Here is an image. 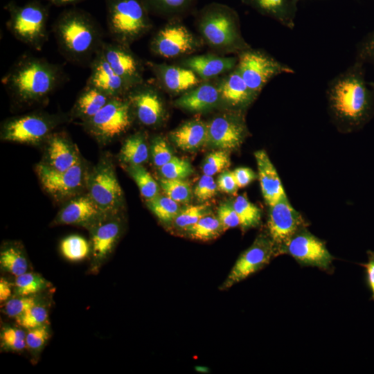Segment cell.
I'll return each mask as SVG.
<instances>
[{
    "mask_svg": "<svg viewBox=\"0 0 374 374\" xmlns=\"http://www.w3.org/2000/svg\"><path fill=\"white\" fill-rule=\"evenodd\" d=\"M60 251L67 260L79 261L89 255L90 245L83 237L71 235L62 240L60 243Z\"/></svg>",
    "mask_w": 374,
    "mask_h": 374,
    "instance_id": "74e56055",
    "label": "cell"
},
{
    "mask_svg": "<svg viewBox=\"0 0 374 374\" xmlns=\"http://www.w3.org/2000/svg\"><path fill=\"white\" fill-rule=\"evenodd\" d=\"M278 253H287L303 265L327 269L332 257L324 243L304 229L296 232L279 249Z\"/></svg>",
    "mask_w": 374,
    "mask_h": 374,
    "instance_id": "9a60e30c",
    "label": "cell"
},
{
    "mask_svg": "<svg viewBox=\"0 0 374 374\" xmlns=\"http://www.w3.org/2000/svg\"><path fill=\"white\" fill-rule=\"evenodd\" d=\"M355 60L374 66V30L359 44Z\"/></svg>",
    "mask_w": 374,
    "mask_h": 374,
    "instance_id": "f907efd6",
    "label": "cell"
},
{
    "mask_svg": "<svg viewBox=\"0 0 374 374\" xmlns=\"http://www.w3.org/2000/svg\"><path fill=\"white\" fill-rule=\"evenodd\" d=\"M159 88L143 81L131 88L125 95L134 116L145 126H156L164 118L166 109Z\"/></svg>",
    "mask_w": 374,
    "mask_h": 374,
    "instance_id": "5bb4252c",
    "label": "cell"
},
{
    "mask_svg": "<svg viewBox=\"0 0 374 374\" xmlns=\"http://www.w3.org/2000/svg\"><path fill=\"white\" fill-rule=\"evenodd\" d=\"M208 205H190L180 210L172 222L177 228L184 230L195 224L207 213Z\"/></svg>",
    "mask_w": 374,
    "mask_h": 374,
    "instance_id": "b9f144b4",
    "label": "cell"
},
{
    "mask_svg": "<svg viewBox=\"0 0 374 374\" xmlns=\"http://www.w3.org/2000/svg\"><path fill=\"white\" fill-rule=\"evenodd\" d=\"M170 137L178 148L193 150L208 141L207 124L196 118L185 122L170 133Z\"/></svg>",
    "mask_w": 374,
    "mask_h": 374,
    "instance_id": "f1b7e54d",
    "label": "cell"
},
{
    "mask_svg": "<svg viewBox=\"0 0 374 374\" xmlns=\"http://www.w3.org/2000/svg\"><path fill=\"white\" fill-rule=\"evenodd\" d=\"M237 62L238 57L206 54L187 56L181 60L180 64L193 71L204 81L230 72L235 68Z\"/></svg>",
    "mask_w": 374,
    "mask_h": 374,
    "instance_id": "cb8c5ba5",
    "label": "cell"
},
{
    "mask_svg": "<svg viewBox=\"0 0 374 374\" xmlns=\"http://www.w3.org/2000/svg\"><path fill=\"white\" fill-rule=\"evenodd\" d=\"M217 190L213 177L204 174L195 188L194 194L199 201L204 202L214 197Z\"/></svg>",
    "mask_w": 374,
    "mask_h": 374,
    "instance_id": "c3c4849f",
    "label": "cell"
},
{
    "mask_svg": "<svg viewBox=\"0 0 374 374\" xmlns=\"http://www.w3.org/2000/svg\"><path fill=\"white\" fill-rule=\"evenodd\" d=\"M236 69L249 88L258 96L274 77L294 73V69L261 49L249 48L238 55Z\"/></svg>",
    "mask_w": 374,
    "mask_h": 374,
    "instance_id": "ba28073f",
    "label": "cell"
},
{
    "mask_svg": "<svg viewBox=\"0 0 374 374\" xmlns=\"http://www.w3.org/2000/svg\"><path fill=\"white\" fill-rule=\"evenodd\" d=\"M107 26L113 42L130 46L152 28L143 0H105Z\"/></svg>",
    "mask_w": 374,
    "mask_h": 374,
    "instance_id": "5b68a950",
    "label": "cell"
},
{
    "mask_svg": "<svg viewBox=\"0 0 374 374\" xmlns=\"http://www.w3.org/2000/svg\"><path fill=\"white\" fill-rule=\"evenodd\" d=\"M220 102L219 82L204 80L182 93L175 105L189 112H201L215 107Z\"/></svg>",
    "mask_w": 374,
    "mask_h": 374,
    "instance_id": "603a6c76",
    "label": "cell"
},
{
    "mask_svg": "<svg viewBox=\"0 0 374 374\" xmlns=\"http://www.w3.org/2000/svg\"><path fill=\"white\" fill-rule=\"evenodd\" d=\"M219 87L222 102L233 107L244 108L257 97L249 88L236 66L219 81Z\"/></svg>",
    "mask_w": 374,
    "mask_h": 374,
    "instance_id": "484cf974",
    "label": "cell"
},
{
    "mask_svg": "<svg viewBox=\"0 0 374 374\" xmlns=\"http://www.w3.org/2000/svg\"><path fill=\"white\" fill-rule=\"evenodd\" d=\"M11 296V287L9 283L4 278L0 280V301L3 302Z\"/></svg>",
    "mask_w": 374,
    "mask_h": 374,
    "instance_id": "9f6ffc18",
    "label": "cell"
},
{
    "mask_svg": "<svg viewBox=\"0 0 374 374\" xmlns=\"http://www.w3.org/2000/svg\"><path fill=\"white\" fill-rule=\"evenodd\" d=\"M36 172L45 190L57 199L78 195L87 187L88 172L80 159L65 171L55 170L43 163L36 166Z\"/></svg>",
    "mask_w": 374,
    "mask_h": 374,
    "instance_id": "7c38bea8",
    "label": "cell"
},
{
    "mask_svg": "<svg viewBox=\"0 0 374 374\" xmlns=\"http://www.w3.org/2000/svg\"><path fill=\"white\" fill-rule=\"evenodd\" d=\"M53 32L66 59L80 64H90L104 42L98 22L80 9L62 12L54 24Z\"/></svg>",
    "mask_w": 374,
    "mask_h": 374,
    "instance_id": "3957f363",
    "label": "cell"
},
{
    "mask_svg": "<svg viewBox=\"0 0 374 374\" xmlns=\"http://www.w3.org/2000/svg\"><path fill=\"white\" fill-rule=\"evenodd\" d=\"M2 269L17 277L28 270V261L21 249L15 246H8L0 253Z\"/></svg>",
    "mask_w": 374,
    "mask_h": 374,
    "instance_id": "836d02e7",
    "label": "cell"
},
{
    "mask_svg": "<svg viewBox=\"0 0 374 374\" xmlns=\"http://www.w3.org/2000/svg\"><path fill=\"white\" fill-rule=\"evenodd\" d=\"M47 319V309L37 304L15 319L19 326L29 330L46 324Z\"/></svg>",
    "mask_w": 374,
    "mask_h": 374,
    "instance_id": "7bdbcfd3",
    "label": "cell"
},
{
    "mask_svg": "<svg viewBox=\"0 0 374 374\" xmlns=\"http://www.w3.org/2000/svg\"><path fill=\"white\" fill-rule=\"evenodd\" d=\"M151 155L154 165L160 168L173 157L167 141L161 136H157L151 145Z\"/></svg>",
    "mask_w": 374,
    "mask_h": 374,
    "instance_id": "7dc6e473",
    "label": "cell"
},
{
    "mask_svg": "<svg viewBox=\"0 0 374 374\" xmlns=\"http://www.w3.org/2000/svg\"><path fill=\"white\" fill-rule=\"evenodd\" d=\"M60 121L56 116L43 113L12 118L3 123L1 137L8 141L38 144L47 139Z\"/></svg>",
    "mask_w": 374,
    "mask_h": 374,
    "instance_id": "8fae6325",
    "label": "cell"
},
{
    "mask_svg": "<svg viewBox=\"0 0 374 374\" xmlns=\"http://www.w3.org/2000/svg\"><path fill=\"white\" fill-rule=\"evenodd\" d=\"M127 170L145 199L150 200L159 195L158 184L142 165L128 166Z\"/></svg>",
    "mask_w": 374,
    "mask_h": 374,
    "instance_id": "d590c367",
    "label": "cell"
},
{
    "mask_svg": "<svg viewBox=\"0 0 374 374\" xmlns=\"http://www.w3.org/2000/svg\"><path fill=\"white\" fill-rule=\"evenodd\" d=\"M26 333L20 328L6 327L2 330L1 339L2 346L11 350L20 351L26 347Z\"/></svg>",
    "mask_w": 374,
    "mask_h": 374,
    "instance_id": "f6af8a7d",
    "label": "cell"
},
{
    "mask_svg": "<svg viewBox=\"0 0 374 374\" xmlns=\"http://www.w3.org/2000/svg\"><path fill=\"white\" fill-rule=\"evenodd\" d=\"M216 182L218 190L228 194L235 193L238 188L233 172L229 170L222 172Z\"/></svg>",
    "mask_w": 374,
    "mask_h": 374,
    "instance_id": "f5cc1de1",
    "label": "cell"
},
{
    "mask_svg": "<svg viewBox=\"0 0 374 374\" xmlns=\"http://www.w3.org/2000/svg\"><path fill=\"white\" fill-rule=\"evenodd\" d=\"M48 282L40 275L26 272L16 277L15 290L19 296H33L46 288Z\"/></svg>",
    "mask_w": 374,
    "mask_h": 374,
    "instance_id": "f35d334b",
    "label": "cell"
},
{
    "mask_svg": "<svg viewBox=\"0 0 374 374\" xmlns=\"http://www.w3.org/2000/svg\"><path fill=\"white\" fill-rule=\"evenodd\" d=\"M201 42L179 19H172L155 33L150 48L153 53L165 58L182 57L197 51Z\"/></svg>",
    "mask_w": 374,
    "mask_h": 374,
    "instance_id": "30bf717a",
    "label": "cell"
},
{
    "mask_svg": "<svg viewBox=\"0 0 374 374\" xmlns=\"http://www.w3.org/2000/svg\"><path fill=\"white\" fill-rule=\"evenodd\" d=\"M154 74L158 86L174 94L184 93L200 84L203 80L192 70L181 65L147 62Z\"/></svg>",
    "mask_w": 374,
    "mask_h": 374,
    "instance_id": "ffe728a7",
    "label": "cell"
},
{
    "mask_svg": "<svg viewBox=\"0 0 374 374\" xmlns=\"http://www.w3.org/2000/svg\"><path fill=\"white\" fill-rule=\"evenodd\" d=\"M107 217L87 193L71 199L59 211L54 222L80 225L91 229Z\"/></svg>",
    "mask_w": 374,
    "mask_h": 374,
    "instance_id": "d6986e66",
    "label": "cell"
},
{
    "mask_svg": "<svg viewBox=\"0 0 374 374\" xmlns=\"http://www.w3.org/2000/svg\"><path fill=\"white\" fill-rule=\"evenodd\" d=\"M368 262L361 264L365 268L367 285L372 294L371 299L374 301V251H368Z\"/></svg>",
    "mask_w": 374,
    "mask_h": 374,
    "instance_id": "11a10c76",
    "label": "cell"
},
{
    "mask_svg": "<svg viewBox=\"0 0 374 374\" xmlns=\"http://www.w3.org/2000/svg\"><path fill=\"white\" fill-rule=\"evenodd\" d=\"M44 164L57 171H65L81 159L78 149L64 134H51L45 141Z\"/></svg>",
    "mask_w": 374,
    "mask_h": 374,
    "instance_id": "7402d4cb",
    "label": "cell"
},
{
    "mask_svg": "<svg viewBox=\"0 0 374 374\" xmlns=\"http://www.w3.org/2000/svg\"><path fill=\"white\" fill-rule=\"evenodd\" d=\"M160 186L165 194L177 203H188L191 198L189 184L183 179H162Z\"/></svg>",
    "mask_w": 374,
    "mask_h": 374,
    "instance_id": "ab89813d",
    "label": "cell"
},
{
    "mask_svg": "<svg viewBox=\"0 0 374 374\" xmlns=\"http://www.w3.org/2000/svg\"><path fill=\"white\" fill-rule=\"evenodd\" d=\"M108 218L91 229V253L96 262L103 260L112 252L121 233L120 223Z\"/></svg>",
    "mask_w": 374,
    "mask_h": 374,
    "instance_id": "83f0119b",
    "label": "cell"
},
{
    "mask_svg": "<svg viewBox=\"0 0 374 374\" xmlns=\"http://www.w3.org/2000/svg\"><path fill=\"white\" fill-rule=\"evenodd\" d=\"M230 165V158L224 150L209 153L205 158L202 171L204 175L213 176L227 168Z\"/></svg>",
    "mask_w": 374,
    "mask_h": 374,
    "instance_id": "ee69618b",
    "label": "cell"
},
{
    "mask_svg": "<svg viewBox=\"0 0 374 374\" xmlns=\"http://www.w3.org/2000/svg\"><path fill=\"white\" fill-rule=\"evenodd\" d=\"M368 84L374 89V82H368Z\"/></svg>",
    "mask_w": 374,
    "mask_h": 374,
    "instance_id": "680465c9",
    "label": "cell"
},
{
    "mask_svg": "<svg viewBox=\"0 0 374 374\" xmlns=\"http://www.w3.org/2000/svg\"><path fill=\"white\" fill-rule=\"evenodd\" d=\"M133 112L126 96L112 97L92 118L82 122L85 130L101 143H107L131 127Z\"/></svg>",
    "mask_w": 374,
    "mask_h": 374,
    "instance_id": "52a82bcc",
    "label": "cell"
},
{
    "mask_svg": "<svg viewBox=\"0 0 374 374\" xmlns=\"http://www.w3.org/2000/svg\"><path fill=\"white\" fill-rule=\"evenodd\" d=\"M208 141L221 150H233L240 146L246 134L242 118L233 114H225L213 118L208 123Z\"/></svg>",
    "mask_w": 374,
    "mask_h": 374,
    "instance_id": "ac0fdd59",
    "label": "cell"
},
{
    "mask_svg": "<svg viewBox=\"0 0 374 374\" xmlns=\"http://www.w3.org/2000/svg\"><path fill=\"white\" fill-rule=\"evenodd\" d=\"M87 188L88 193L106 215H114L118 211L123 199V191L108 157L100 159L88 173Z\"/></svg>",
    "mask_w": 374,
    "mask_h": 374,
    "instance_id": "9c48e42d",
    "label": "cell"
},
{
    "mask_svg": "<svg viewBox=\"0 0 374 374\" xmlns=\"http://www.w3.org/2000/svg\"><path fill=\"white\" fill-rule=\"evenodd\" d=\"M241 1L286 28L290 29L294 28L298 0H241Z\"/></svg>",
    "mask_w": 374,
    "mask_h": 374,
    "instance_id": "4316f807",
    "label": "cell"
},
{
    "mask_svg": "<svg viewBox=\"0 0 374 374\" xmlns=\"http://www.w3.org/2000/svg\"><path fill=\"white\" fill-rule=\"evenodd\" d=\"M100 51L111 67L130 89L144 81L142 61L132 51L130 46L113 41L108 43L104 42Z\"/></svg>",
    "mask_w": 374,
    "mask_h": 374,
    "instance_id": "2e32d148",
    "label": "cell"
},
{
    "mask_svg": "<svg viewBox=\"0 0 374 374\" xmlns=\"http://www.w3.org/2000/svg\"><path fill=\"white\" fill-rule=\"evenodd\" d=\"M159 168L163 178L168 179H184L193 172V168L188 161L177 157H173Z\"/></svg>",
    "mask_w": 374,
    "mask_h": 374,
    "instance_id": "60d3db41",
    "label": "cell"
},
{
    "mask_svg": "<svg viewBox=\"0 0 374 374\" xmlns=\"http://www.w3.org/2000/svg\"><path fill=\"white\" fill-rule=\"evenodd\" d=\"M232 206L239 217L240 226L243 229L255 227L259 224L261 219L260 209L245 196L236 197Z\"/></svg>",
    "mask_w": 374,
    "mask_h": 374,
    "instance_id": "e575fe53",
    "label": "cell"
},
{
    "mask_svg": "<svg viewBox=\"0 0 374 374\" xmlns=\"http://www.w3.org/2000/svg\"><path fill=\"white\" fill-rule=\"evenodd\" d=\"M37 304V299L33 296H19L6 301L4 312L11 318H17Z\"/></svg>",
    "mask_w": 374,
    "mask_h": 374,
    "instance_id": "bcb514c9",
    "label": "cell"
},
{
    "mask_svg": "<svg viewBox=\"0 0 374 374\" xmlns=\"http://www.w3.org/2000/svg\"><path fill=\"white\" fill-rule=\"evenodd\" d=\"M177 202L166 195H158L148 200V206L154 215L162 222H172L180 211Z\"/></svg>",
    "mask_w": 374,
    "mask_h": 374,
    "instance_id": "8d00e7d4",
    "label": "cell"
},
{
    "mask_svg": "<svg viewBox=\"0 0 374 374\" xmlns=\"http://www.w3.org/2000/svg\"><path fill=\"white\" fill-rule=\"evenodd\" d=\"M217 217L222 224L223 231L240 226V222L232 204H223L218 207Z\"/></svg>",
    "mask_w": 374,
    "mask_h": 374,
    "instance_id": "816d5d0a",
    "label": "cell"
},
{
    "mask_svg": "<svg viewBox=\"0 0 374 374\" xmlns=\"http://www.w3.org/2000/svg\"><path fill=\"white\" fill-rule=\"evenodd\" d=\"M112 98L86 84L72 108L71 116L84 122L95 116Z\"/></svg>",
    "mask_w": 374,
    "mask_h": 374,
    "instance_id": "f546056e",
    "label": "cell"
},
{
    "mask_svg": "<svg viewBox=\"0 0 374 374\" xmlns=\"http://www.w3.org/2000/svg\"><path fill=\"white\" fill-rule=\"evenodd\" d=\"M267 224L278 254V249L303 225V220L286 197L269 206Z\"/></svg>",
    "mask_w": 374,
    "mask_h": 374,
    "instance_id": "e0dca14e",
    "label": "cell"
},
{
    "mask_svg": "<svg viewBox=\"0 0 374 374\" xmlns=\"http://www.w3.org/2000/svg\"><path fill=\"white\" fill-rule=\"evenodd\" d=\"M327 97L337 121L350 129L364 125L374 111V89L366 81L364 63L355 60L332 79L328 84Z\"/></svg>",
    "mask_w": 374,
    "mask_h": 374,
    "instance_id": "6da1fadb",
    "label": "cell"
},
{
    "mask_svg": "<svg viewBox=\"0 0 374 374\" xmlns=\"http://www.w3.org/2000/svg\"><path fill=\"white\" fill-rule=\"evenodd\" d=\"M149 156L148 146L143 133L138 132L125 139L120 152L121 161L127 165H142Z\"/></svg>",
    "mask_w": 374,
    "mask_h": 374,
    "instance_id": "4dcf8cb0",
    "label": "cell"
},
{
    "mask_svg": "<svg viewBox=\"0 0 374 374\" xmlns=\"http://www.w3.org/2000/svg\"><path fill=\"white\" fill-rule=\"evenodd\" d=\"M276 253V247L271 238L260 235L236 260L220 290H226L261 269Z\"/></svg>",
    "mask_w": 374,
    "mask_h": 374,
    "instance_id": "4fadbf2b",
    "label": "cell"
},
{
    "mask_svg": "<svg viewBox=\"0 0 374 374\" xmlns=\"http://www.w3.org/2000/svg\"><path fill=\"white\" fill-rule=\"evenodd\" d=\"M196 26L202 40L217 51L238 55L251 47L241 33L238 12L227 5H206L197 13Z\"/></svg>",
    "mask_w": 374,
    "mask_h": 374,
    "instance_id": "277c9868",
    "label": "cell"
},
{
    "mask_svg": "<svg viewBox=\"0 0 374 374\" xmlns=\"http://www.w3.org/2000/svg\"><path fill=\"white\" fill-rule=\"evenodd\" d=\"M62 76L58 66L41 57L24 55L11 66L2 83L15 101L30 105L47 99Z\"/></svg>",
    "mask_w": 374,
    "mask_h": 374,
    "instance_id": "7a4b0ae2",
    "label": "cell"
},
{
    "mask_svg": "<svg viewBox=\"0 0 374 374\" xmlns=\"http://www.w3.org/2000/svg\"><path fill=\"white\" fill-rule=\"evenodd\" d=\"M233 174L238 188L248 186L256 178V173L251 168L245 167L235 169Z\"/></svg>",
    "mask_w": 374,
    "mask_h": 374,
    "instance_id": "db71d44e",
    "label": "cell"
},
{
    "mask_svg": "<svg viewBox=\"0 0 374 374\" xmlns=\"http://www.w3.org/2000/svg\"><path fill=\"white\" fill-rule=\"evenodd\" d=\"M257 163L261 192L266 203L271 206L286 197L280 179L265 150L254 153Z\"/></svg>",
    "mask_w": 374,
    "mask_h": 374,
    "instance_id": "d4e9b609",
    "label": "cell"
},
{
    "mask_svg": "<svg viewBox=\"0 0 374 374\" xmlns=\"http://www.w3.org/2000/svg\"><path fill=\"white\" fill-rule=\"evenodd\" d=\"M186 231L191 238L202 241L213 240L224 232L217 216L208 213Z\"/></svg>",
    "mask_w": 374,
    "mask_h": 374,
    "instance_id": "d6a6232c",
    "label": "cell"
},
{
    "mask_svg": "<svg viewBox=\"0 0 374 374\" xmlns=\"http://www.w3.org/2000/svg\"><path fill=\"white\" fill-rule=\"evenodd\" d=\"M57 6H69L77 3L84 0H46Z\"/></svg>",
    "mask_w": 374,
    "mask_h": 374,
    "instance_id": "6f0895ef",
    "label": "cell"
},
{
    "mask_svg": "<svg viewBox=\"0 0 374 374\" xmlns=\"http://www.w3.org/2000/svg\"><path fill=\"white\" fill-rule=\"evenodd\" d=\"M298 1H299V0H298Z\"/></svg>",
    "mask_w": 374,
    "mask_h": 374,
    "instance_id": "91938a15",
    "label": "cell"
},
{
    "mask_svg": "<svg viewBox=\"0 0 374 374\" xmlns=\"http://www.w3.org/2000/svg\"><path fill=\"white\" fill-rule=\"evenodd\" d=\"M91 73L87 84L92 86L111 97L125 96L130 89L126 82L114 71L100 51L91 64Z\"/></svg>",
    "mask_w": 374,
    "mask_h": 374,
    "instance_id": "44dd1931",
    "label": "cell"
},
{
    "mask_svg": "<svg viewBox=\"0 0 374 374\" xmlns=\"http://www.w3.org/2000/svg\"><path fill=\"white\" fill-rule=\"evenodd\" d=\"M49 336L48 328L46 324L29 329L26 336V347L32 350H38L46 344Z\"/></svg>",
    "mask_w": 374,
    "mask_h": 374,
    "instance_id": "681fc988",
    "label": "cell"
},
{
    "mask_svg": "<svg viewBox=\"0 0 374 374\" xmlns=\"http://www.w3.org/2000/svg\"><path fill=\"white\" fill-rule=\"evenodd\" d=\"M148 9L157 15L170 19H179L189 13L197 0H143Z\"/></svg>",
    "mask_w": 374,
    "mask_h": 374,
    "instance_id": "1f68e13d",
    "label": "cell"
},
{
    "mask_svg": "<svg viewBox=\"0 0 374 374\" xmlns=\"http://www.w3.org/2000/svg\"><path fill=\"white\" fill-rule=\"evenodd\" d=\"M6 26L19 41L35 50H41L47 40L48 10L38 1L24 5L10 3Z\"/></svg>",
    "mask_w": 374,
    "mask_h": 374,
    "instance_id": "8992f818",
    "label": "cell"
}]
</instances>
